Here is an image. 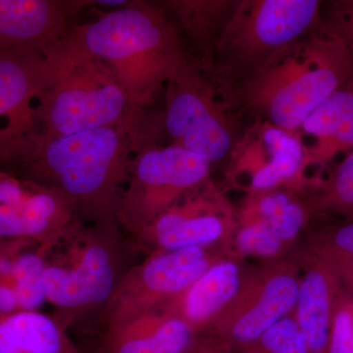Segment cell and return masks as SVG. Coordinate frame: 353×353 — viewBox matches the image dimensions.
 I'll return each instance as SVG.
<instances>
[{"label":"cell","instance_id":"7a4b0ae2","mask_svg":"<svg viewBox=\"0 0 353 353\" xmlns=\"http://www.w3.org/2000/svg\"><path fill=\"white\" fill-rule=\"evenodd\" d=\"M60 43L103 62L132 103L143 109L154 102L185 54L163 7L146 1H129L94 22L72 26Z\"/></svg>","mask_w":353,"mask_h":353},{"label":"cell","instance_id":"2e32d148","mask_svg":"<svg viewBox=\"0 0 353 353\" xmlns=\"http://www.w3.org/2000/svg\"><path fill=\"white\" fill-rule=\"evenodd\" d=\"M190 324L180 318L157 321L143 311L119 316L106 340V353H187Z\"/></svg>","mask_w":353,"mask_h":353},{"label":"cell","instance_id":"e0dca14e","mask_svg":"<svg viewBox=\"0 0 353 353\" xmlns=\"http://www.w3.org/2000/svg\"><path fill=\"white\" fill-rule=\"evenodd\" d=\"M0 353H79L63 328L37 311L0 317Z\"/></svg>","mask_w":353,"mask_h":353},{"label":"cell","instance_id":"277c9868","mask_svg":"<svg viewBox=\"0 0 353 353\" xmlns=\"http://www.w3.org/2000/svg\"><path fill=\"white\" fill-rule=\"evenodd\" d=\"M50 73L39 102L41 132L68 136L153 116L137 108L101 60L69 50L60 41L48 48Z\"/></svg>","mask_w":353,"mask_h":353},{"label":"cell","instance_id":"603a6c76","mask_svg":"<svg viewBox=\"0 0 353 353\" xmlns=\"http://www.w3.org/2000/svg\"><path fill=\"white\" fill-rule=\"evenodd\" d=\"M43 271L41 253H26L12 260L10 273L3 278L15 290L20 311H36L46 301Z\"/></svg>","mask_w":353,"mask_h":353},{"label":"cell","instance_id":"7402d4cb","mask_svg":"<svg viewBox=\"0 0 353 353\" xmlns=\"http://www.w3.org/2000/svg\"><path fill=\"white\" fill-rule=\"evenodd\" d=\"M259 220L265 223L281 241L294 239L305 222V211L283 192L265 194L254 206Z\"/></svg>","mask_w":353,"mask_h":353},{"label":"cell","instance_id":"6da1fadb","mask_svg":"<svg viewBox=\"0 0 353 353\" xmlns=\"http://www.w3.org/2000/svg\"><path fill=\"white\" fill-rule=\"evenodd\" d=\"M161 116L136 124L114 125L68 136L41 132L22 160L27 180L54 188L76 212L108 224L122 201L132 157L139 148L157 143L163 134Z\"/></svg>","mask_w":353,"mask_h":353},{"label":"cell","instance_id":"8992f818","mask_svg":"<svg viewBox=\"0 0 353 353\" xmlns=\"http://www.w3.org/2000/svg\"><path fill=\"white\" fill-rule=\"evenodd\" d=\"M319 0H239L215 46L217 68L243 77L323 24Z\"/></svg>","mask_w":353,"mask_h":353},{"label":"cell","instance_id":"d6986e66","mask_svg":"<svg viewBox=\"0 0 353 353\" xmlns=\"http://www.w3.org/2000/svg\"><path fill=\"white\" fill-rule=\"evenodd\" d=\"M162 3L201 50L202 62L212 65L216 44L239 0H172Z\"/></svg>","mask_w":353,"mask_h":353},{"label":"cell","instance_id":"ac0fdd59","mask_svg":"<svg viewBox=\"0 0 353 353\" xmlns=\"http://www.w3.org/2000/svg\"><path fill=\"white\" fill-rule=\"evenodd\" d=\"M299 292V285L292 276L282 274L271 278L256 301L236 318L231 329L234 340L243 343L259 340L294 308Z\"/></svg>","mask_w":353,"mask_h":353},{"label":"cell","instance_id":"8fae6325","mask_svg":"<svg viewBox=\"0 0 353 353\" xmlns=\"http://www.w3.org/2000/svg\"><path fill=\"white\" fill-rule=\"evenodd\" d=\"M87 2L0 0V50H46L71 29V17Z\"/></svg>","mask_w":353,"mask_h":353},{"label":"cell","instance_id":"5b68a950","mask_svg":"<svg viewBox=\"0 0 353 353\" xmlns=\"http://www.w3.org/2000/svg\"><path fill=\"white\" fill-rule=\"evenodd\" d=\"M231 79L185 52L165 85L164 132L210 164L230 155L240 138L234 111L243 105Z\"/></svg>","mask_w":353,"mask_h":353},{"label":"cell","instance_id":"9c48e42d","mask_svg":"<svg viewBox=\"0 0 353 353\" xmlns=\"http://www.w3.org/2000/svg\"><path fill=\"white\" fill-rule=\"evenodd\" d=\"M48 73V48L0 50V165L21 161L41 136L39 102Z\"/></svg>","mask_w":353,"mask_h":353},{"label":"cell","instance_id":"9a60e30c","mask_svg":"<svg viewBox=\"0 0 353 353\" xmlns=\"http://www.w3.org/2000/svg\"><path fill=\"white\" fill-rule=\"evenodd\" d=\"M313 143L305 146L306 166L329 161L353 150V76L310 114L299 129ZM301 170V171H303Z\"/></svg>","mask_w":353,"mask_h":353},{"label":"cell","instance_id":"ffe728a7","mask_svg":"<svg viewBox=\"0 0 353 353\" xmlns=\"http://www.w3.org/2000/svg\"><path fill=\"white\" fill-rule=\"evenodd\" d=\"M296 322L309 353H326L331 334V288L324 272H309L299 285Z\"/></svg>","mask_w":353,"mask_h":353},{"label":"cell","instance_id":"30bf717a","mask_svg":"<svg viewBox=\"0 0 353 353\" xmlns=\"http://www.w3.org/2000/svg\"><path fill=\"white\" fill-rule=\"evenodd\" d=\"M305 157L301 134L260 118L245 129L230 153L234 175L248 176L250 187L257 192L273 189L299 175Z\"/></svg>","mask_w":353,"mask_h":353},{"label":"cell","instance_id":"5bb4252c","mask_svg":"<svg viewBox=\"0 0 353 353\" xmlns=\"http://www.w3.org/2000/svg\"><path fill=\"white\" fill-rule=\"evenodd\" d=\"M188 192L145 227L166 250L202 248L218 240L224 230L214 202Z\"/></svg>","mask_w":353,"mask_h":353},{"label":"cell","instance_id":"d4e9b609","mask_svg":"<svg viewBox=\"0 0 353 353\" xmlns=\"http://www.w3.org/2000/svg\"><path fill=\"white\" fill-rule=\"evenodd\" d=\"M268 353H309L307 341L296 320L285 317L259 339Z\"/></svg>","mask_w":353,"mask_h":353},{"label":"cell","instance_id":"484cf974","mask_svg":"<svg viewBox=\"0 0 353 353\" xmlns=\"http://www.w3.org/2000/svg\"><path fill=\"white\" fill-rule=\"evenodd\" d=\"M282 241L261 221H255L243 228L238 236L241 252L268 256L280 250Z\"/></svg>","mask_w":353,"mask_h":353},{"label":"cell","instance_id":"ba28073f","mask_svg":"<svg viewBox=\"0 0 353 353\" xmlns=\"http://www.w3.org/2000/svg\"><path fill=\"white\" fill-rule=\"evenodd\" d=\"M210 163L173 145L150 143L132 157L127 189L118 219L132 229H143L185 192L205 182Z\"/></svg>","mask_w":353,"mask_h":353},{"label":"cell","instance_id":"3957f363","mask_svg":"<svg viewBox=\"0 0 353 353\" xmlns=\"http://www.w3.org/2000/svg\"><path fill=\"white\" fill-rule=\"evenodd\" d=\"M352 76L345 43L323 22L241 77L236 92L257 118L299 134L310 114Z\"/></svg>","mask_w":353,"mask_h":353},{"label":"cell","instance_id":"f1b7e54d","mask_svg":"<svg viewBox=\"0 0 353 353\" xmlns=\"http://www.w3.org/2000/svg\"><path fill=\"white\" fill-rule=\"evenodd\" d=\"M334 243L338 250L350 257L353 270V223L340 228L336 232Z\"/></svg>","mask_w":353,"mask_h":353},{"label":"cell","instance_id":"44dd1931","mask_svg":"<svg viewBox=\"0 0 353 353\" xmlns=\"http://www.w3.org/2000/svg\"><path fill=\"white\" fill-rule=\"evenodd\" d=\"M239 287L236 265L223 262L211 267L188 289L183 305L185 317L192 323L206 321L236 296Z\"/></svg>","mask_w":353,"mask_h":353},{"label":"cell","instance_id":"cb8c5ba5","mask_svg":"<svg viewBox=\"0 0 353 353\" xmlns=\"http://www.w3.org/2000/svg\"><path fill=\"white\" fill-rule=\"evenodd\" d=\"M320 204L330 210L353 216V150L339 165Z\"/></svg>","mask_w":353,"mask_h":353},{"label":"cell","instance_id":"52a82bcc","mask_svg":"<svg viewBox=\"0 0 353 353\" xmlns=\"http://www.w3.org/2000/svg\"><path fill=\"white\" fill-rule=\"evenodd\" d=\"M97 234L72 222L46 241L41 252L46 301L75 309L104 303L115 289L113 257Z\"/></svg>","mask_w":353,"mask_h":353},{"label":"cell","instance_id":"83f0119b","mask_svg":"<svg viewBox=\"0 0 353 353\" xmlns=\"http://www.w3.org/2000/svg\"><path fill=\"white\" fill-rule=\"evenodd\" d=\"M329 353H353V317L347 310L334 316L330 334Z\"/></svg>","mask_w":353,"mask_h":353},{"label":"cell","instance_id":"4316f807","mask_svg":"<svg viewBox=\"0 0 353 353\" xmlns=\"http://www.w3.org/2000/svg\"><path fill=\"white\" fill-rule=\"evenodd\" d=\"M323 22L343 41L353 65V0L328 2Z\"/></svg>","mask_w":353,"mask_h":353},{"label":"cell","instance_id":"7c38bea8","mask_svg":"<svg viewBox=\"0 0 353 353\" xmlns=\"http://www.w3.org/2000/svg\"><path fill=\"white\" fill-rule=\"evenodd\" d=\"M208 269L205 252L199 246L158 255L123 287L116 316L141 310L146 296H167L189 289Z\"/></svg>","mask_w":353,"mask_h":353},{"label":"cell","instance_id":"4fadbf2b","mask_svg":"<svg viewBox=\"0 0 353 353\" xmlns=\"http://www.w3.org/2000/svg\"><path fill=\"white\" fill-rule=\"evenodd\" d=\"M75 212L60 190L34 182L24 201L15 205L0 203V238L50 240L71 224Z\"/></svg>","mask_w":353,"mask_h":353}]
</instances>
